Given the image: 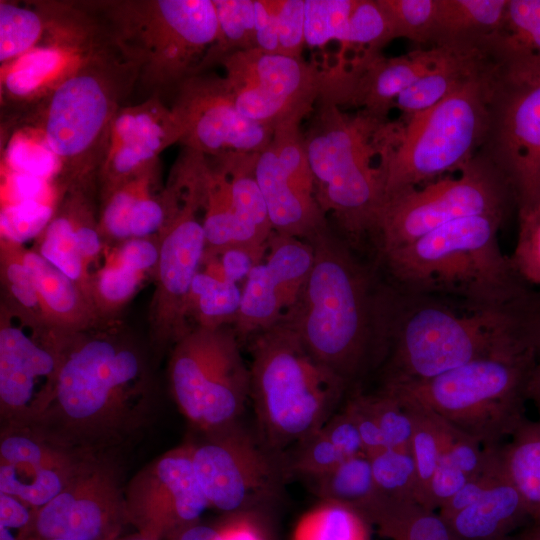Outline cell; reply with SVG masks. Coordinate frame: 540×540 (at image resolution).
Instances as JSON below:
<instances>
[{
	"label": "cell",
	"mask_w": 540,
	"mask_h": 540,
	"mask_svg": "<svg viewBox=\"0 0 540 540\" xmlns=\"http://www.w3.org/2000/svg\"><path fill=\"white\" fill-rule=\"evenodd\" d=\"M148 353L118 319L67 334L55 398L38 422L101 454L131 439L156 412Z\"/></svg>",
	"instance_id": "cell-1"
},
{
	"label": "cell",
	"mask_w": 540,
	"mask_h": 540,
	"mask_svg": "<svg viewBox=\"0 0 540 540\" xmlns=\"http://www.w3.org/2000/svg\"><path fill=\"white\" fill-rule=\"evenodd\" d=\"M308 242L314 250L311 273L280 321L350 386L382 364L389 289L376 284L372 270L331 226Z\"/></svg>",
	"instance_id": "cell-2"
},
{
	"label": "cell",
	"mask_w": 540,
	"mask_h": 540,
	"mask_svg": "<svg viewBox=\"0 0 540 540\" xmlns=\"http://www.w3.org/2000/svg\"><path fill=\"white\" fill-rule=\"evenodd\" d=\"M412 296L406 304L390 292L382 385L424 381L492 354L540 348V301L531 294L504 306L468 307L463 313Z\"/></svg>",
	"instance_id": "cell-3"
},
{
	"label": "cell",
	"mask_w": 540,
	"mask_h": 540,
	"mask_svg": "<svg viewBox=\"0 0 540 540\" xmlns=\"http://www.w3.org/2000/svg\"><path fill=\"white\" fill-rule=\"evenodd\" d=\"M304 135L317 201L349 243L372 236L385 200V159L397 123L347 113L321 96Z\"/></svg>",
	"instance_id": "cell-4"
},
{
	"label": "cell",
	"mask_w": 540,
	"mask_h": 540,
	"mask_svg": "<svg viewBox=\"0 0 540 540\" xmlns=\"http://www.w3.org/2000/svg\"><path fill=\"white\" fill-rule=\"evenodd\" d=\"M504 216L458 219L379 259L406 293L454 296L468 307L511 304L530 293L500 248Z\"/></svg>",
	"instance_id": "cell-5"
},
{
	"label": "cell",
	"mask_w": 540,
	"mask_h": 540,
	"mask_svg": "<svg viewBox=\"0 0 540 540\" xmlns=\"http://www.w3.org/2000/svg\"><path fill=\"white\" fill-rule=\"evenodd\" d=\"M138 79L137 67L110 41L41 102L1 124L28 125L43 135L60 161L64 188L97 182L112 121Z\"/></svg>",
	"instance_id": "cell-6"
},
{
	"label": "cell",
	"mask_w": 540,
	"mask_h": 540,
	"mask_svg": "<svg viewBox=\"0 0 540 540\" xmlns=\"http://www.w3.org/2000/svg\"><path fill=\"white\" fill-rule=\"evenodd\" d=\"M249 340V399L257 434L271 449L286 453L339 410L349 386L282 321Z\"/></svg>",
	"instance_id": "cell-7"
},
{
	"label": "cell",
	"mask_w": 540,
	"mask_h": 540,
	"mask_svg": "<svg viewBox=\"0 0 540 540\" xmlns=\"http://www.w3.org/2000/svg\"><path fill=\"white\" fill-rule=\"evenodd\" d=\"M85 2L114 47L137 67L138 85L151 95L193 76L217 37L213 0Z\"/></svg>",
	"instance_id": "cell-8"
},
{
	"label": "cell",
	"mask_w": 540,
	"mask_h": 540,
	"mask_svg": "<svg viewBox=\"0 0 540 540\" xmlns=\"http://www.w3.org/2000/svg\"><path fill=\"white\" fill-rule=\"evenodd\" d=\"M540 348L485 356L439 376L381 385L433 411L480 442L496 447L523 423V402Z\"/></svg>",
	"instance_id": "cell-9"
},
{
	"label": "cell",
	"mask_w": 540,
	"mask_h": 540,
	"mask_svg": "<svg viewBox=\"0 0 540 540\" xmlns=\"http://www.w3.org/2000/svg\"><path fill=\"white\" fill-rule=\"evenodd\" d=\"M493 60L434 106L398 123L385 160V198L460 171L489 128Z\"/></svg>",
	"instance_id": "cell-10"
},
{
	"label": "cell",
	"mask_w": 540,
	"mask_h": 540,
	"mask_svg": "<svg viewBox=\"0 0 540 540\" xmlns=\"http://www.w3.org/2000/svg\"><path fill=\"white\" fill-rule=\"evenodd\" d=\"M233 326L193 327L172 347L171 393L181 412L203 433L240 421L250 394V370Z\"/></svg>",
	"instance_id": "cell-11"
},
{
	"label": "cell",
	"mask_w": 540,
	"mask_h": 540,
	"mask_svg": "<svg viewBox=\"0 0 540 540\" xmlns=\"http://www.w3.org/2000/svg\"><path fill=\"white\" fill-rule=\"evenodd\" d=\"M491 58L489 128L479 153L505 177L520 211L540 202V56Z\"/></svg>",
	"instance_id": "cell-12"
},
{
	"label": "cell",
	"mask_w": 540,
	"mask_h": 540,
	"mask_svg": "<svg viewBox=\"0 0 540 540\" xmlns=\"http://www.w3.org/2000/svg\"><path fill=\"white\" fill-rule=\"evenodd\" d=\"M513 191L499 170L478 153L456 177L433 180L387 196L372 234L378 256L465 217L505 215Z\"/></svg>",
	"instance_id": "cell-13"
},
{
	"label": "cell",
	"mask_w": 540,
	"mask_h": 540,
	"mask_svg": "<svg viewBox=\"0 0 540 540\" xmlns=\"http://www.w3.org/2000/svg\"><path fill=\"white\" fill-rule=\"evenodd\" d=\"M203 164L181 155L169 178L180 193L179 205L158 234L159 260L155 290L149 306L151 344L163 348L189 332L186 305L194 277L200 271L206 248L202 212Z\"/></svg>",
	"instance_id": "cell-14"
},
{
	"label": "cell",
	"mask_w": 540,
	"mask_h": 540,
	"mask_svg": "<svg viewBox=\"0 0 540 540\" xmlns=\"http://www.w3.org/2000/svg\"><path fill=\"white\" fill-rule=\"evenodd\" d=\"M47 18L42 40L1 65V120L17 117L50 95L110 43L85 1H41Z\"/></svg>",
	"instance_id": "cell-15"
},
{
	"label": "cell",
	"mask_w": 540,
	"mask_h": 540,
	"mask_svg": "<svg viewBox=\"0 0 540 540\" xmlns=\"http://www.w3.org/2000/svg\"><path fill=\"white\" fill-rule=\"evenodd\" d=\"M194 470L210 506L237 514L276 500L288 479L286 453L268 447L240 421L192 444Z\"/></svg>",
	"instance_id": "cell-16"
},
{
	"label": "cell",
	"mask_w": 540,
	"mask_h": 540,
	"mask_svg": "<svg viewBox=\"0 0 540 540\" xmlns=\"http://www.w3.org/2000/svg\"><path fill=\"white\" fill-rule=\"evenodd\" d=\"M63 333L1 300L0 411L4 427L38 423L56 394Z\"/></svg>",
	"instance_id": "cell-17"
},
{
	"label": "cell",
	"mask_w": 540,
	"mask_h": 540,
	"mask_svg": "<svg viewBox=\"0 0 540 540\" xmlns=\"http://www.w3.org/2000/svg\"><path fill=\"white\" fill-rule=\"evenodd\" d=\"M225 79L239 112L272 130L310 116L328 92L329 75L301 58L258 49L225 58Z\"/></svg>",
	"instance_id": "cell-18"
},
{
	"label": "cell",
	"mask_w": 540,
	"mask_h": 540,
	"mask_svg": "<svg viewBox=\"0 0 540 540\" xmlns=\"http://www.w3.org/2000/svg\"><path fill=\"white\" fill-rule=\"evenodd\" d=\"M258 154L206 156L202 180L205 252L241 247L265 258L273 227L255 176Z\"/></svg>",
	"instance_id": "cell-19"
},
{
	"label": "cell",
	"mask_w": 540,
	"mask_h": 540,
	"mask_svg": "<svg viewBox=\"0 0 540 540\" xmlns=\"http://www.w3.org/2000/svg\"><path fill=\"white\" fill-rule=\"evenodd\" d=\"M301 123L283 124L259 152L255 176L273 231L310 241L330 227L316 197Z\"/></svg>",
	"instance_id": "cell-20"
},
{
	"label": "cell",
	"mask_w": 540,
	"mask_h": 540,
	"mask_svg": "<svg viewBox=\"0 0 540 540\" xmlns=\"http://www.w3.org/2000/svg\"><path fill=\"white\" fill-rule=\"evenodd\" d=\"M101 455L36 423L4 427L0 443V493L39 509Z\"/></svg>",
	"instance_id": "cell-21"
},
{
	"label": "cell",
	"mask_w": 540,
	"mask_h": 540,
	"mask_svg": "<svg viewBox=\"0 0 540 540\" xmlns=\"http://www.w3.org/2000/svg\"><path fill=\"white\" fill-rule=\"evenodd\" d=\"M170 106L183 135L180 144L206 156L231 152L259 153L274 130L244 117L238 110L224 76L201 73L175 88Z\"/></svg>",
	"instance_id": "cell-22"
},
{
	"label": "cell",
	"mask_w": 540,
	"mask_h": 540,
	"mask_svg": "<svg viewBox=\"0 0 540 540\" xmlns=\"http://www.w3.org/2000/svg\"><path fill=\"white\" fill-rule=\"evenodd\" d=\"M127 517L118 469L98 455L37 509L32 530L41 539L109 540Z\"/></svg>",
	"instance_id": "cell-23"
},
{
	"label": "cell",
	"mask_w": 540,
	"mask_h": 540,
	"mask_svg": "<svg viewBox=\"0 0 540 540\" xmlns=\"http://www.w3.org/2000/svg\"><path fill=\"white\" fill-rule=\"evenodd\" d=\"M313 262L314 250L308 241L272 232L264 260L251 269L241 288L233 324L240 343L278 323L296 304Z\"/></svg>",
	"instance_id": "cell-24"
},
{
	"label": "cell",
	"mask_w": 540,
	"mask_h": 540,
	"mask_svg": "<svg viewBox=\"0 0 540 540\" xmlns=\"http://www.w3.org/2000/svg\"><path fill=\"white\" fill-rule=\"evenodd\" d=\"M182 126L160 95L122 106L109 132L105 157L97 175L98 196L159 161L169 146L179 143Z\"/></svg>",
	"instance_id": "cell-25"
},
{
	"label": "cell",
	"mask_w": 540,
	"mask_h": 540,
	"mask_svg": "<svg viewBox=\"0 0 540 540\" xmlns=\"http://www.w3.org/2000/svg\"><path fill=\"white\" fill-rule=\"evenodd\" d=\"M125 496L128 516L153 532L195 525L210 506L194 470L190 445L170 451L142 471Z\"/></svg>",
	"instance_id": "cell-26"
},
{
	"label": "cell",
	"mask_w": 540,
	"mask_h": 540,
	"mask_svg": "<svg viewBox=\"0 0 540 540\" xmlns=\"http://www.w3.org/2000/svg\"><path fill=\"white\" fill-rule=\"evenodd\" d=\"M447 51L448 44H439L398 57L380 55L358 77L348 105L387 120L397 97L439 63Z\"/></svg>",
	"instance_id": "cell-27"
},
{
	"label": "cell",
	"mask_w": 540,
	"mask_h": 540,
	"mask_svg": "<svg viewBox=\"0 0 540 540\" xmlns=\"http://www.w3.org/2000/svg\"><path fill=\"white\" fill-rule=\"evenodd\" d=\"M24 262L33 277L47 324L71 334L102 323L91 301L68 276L33 249L25 248Z\"/></svg>",
	"instance_id": "cell-28"
},
{
	"label": "cell",
	"mask_w": 540,
	"mask_h": 540,
	"mask_svg": "<svg viewBox=\"0 0 540 540\" xmlns=\"http://www.w3.org/2000/svg\"><path fill=\"white\" fill-rule=\"evenodd\" d=\"M444 44H448L445 57L395 100L393 108L401 112L402 122L437 104L489 62L482 43Z\"/></svg>",
	"instance_id": "cell-29"
},
{
	"label": "cell",
	"mask_w": 540,
	"mask_h": 540,
	"mask_svg": "<svg viewBox=\"0 0 540 540\" xmlns=\"http://www.w3.org/2000/svg\"><path fill=\"white\" fill-rule=\"evenodd\" d=\"M526 517L520 494L503 474L475 502L442 518L458 540H505Z\"/></svg>",
	"instance_id": "cell-30"
},
{
	"label": "cell",
	"mask_w": 540,
	"mask_h": 540,
	"mask_svg": "<svg viewBox=\"0 0 540 540\" xmlns=\"http://www.w3.org/2000/svg\"><path fill=\"white\" fill-rule=\"evenodd\" d=\"M507 0H437L434 45L482 43L501 28Z\"/></svg>",
	"instance_id": "cell-31"
},
{
	"label": "cell",
	"mask_w": 540,
	"mask_h": 540,
	"mask_svg": "<svg viewBox=\"0 0 540 540\" xmlns=\"http://www.w3.org/2000/svg\"><path fill=\"white\" fill-rule=\"evenodd\" d=\"M312 491L321 500L348 506L369 523L379 506L370 457H350L329 471L310 478Z\"/></svg>",
	"instance_id": "cell-32"
},
{
	"label": "cell",
	"mask_w": 540,
	"mask_h": 540,
	"mask_svg": "<svg viewBox=\"0 0 540 540\" xmlns=\"http://www.w3.org/2000/svg\"><path fill=\"white\" fill-rule=\"evenodd\" d=\"M510 437L499 446L502 469L520 494L528 516L540 527V423L524 420Z\"/></svg>",
	"instance_id": "cell-33"
},
{
	"label": "cell",
	"mask_w": 540,
	"mask_h": 540,
	"mask_svg": "<svg viewBox=\"0 0 540 540\" xmlns=\"http://www.w3.org/2000/svg\"><path fill=\"white\" fill-rule=\"evenodd\" d=\"M1 170L60 184L61 164L58 157L43 135L28 125L1 124Z\"/></svg>",
	"instance_id": "cell-34"
},
{
	"label": "cell",
	"mask_w": 540,
	"mask_h": 540,
	"mask_svg": "<svg viewBox=\"0 0 540 540\" xmlns=\"http://www.w3.org/2000/svg\"><path fill=\"white\" fill-rule=\"evenodd\" d=\"M396 394L406 403L413 422L411 453L417 476L416 501L428 508L430 484L442 455L448 423L419 403Z\"/></svg>",
	"instance_id": "cell-35"
},
{
	"label": "cell",
	"mask_w": 540,
	"mask_h": 540,
	"mask_svg": "<svg viewBox=\"0 0 540 540\" xmlns=\"http://www.w3.org/2000/svg\"><path fill=\"white\" fill-rule=\"evenodd\" d=\"M218 31L194 75L207 72L228 56L256 48L254 0H213Z\"/></svg>",
	"instance_id": "cell-36"
},
{
	"label": "cell",
	"mask_w": 540,
	"mask_h": 540,
	"mask_svg": "<svg viewBox=\"0 0 540 540\" xmlns=\"http://www.w3.org/2000/svg\"><path fill=\"white\" fill-rule=\"evenodd\" d=\"M483 46L497 58L540 56V0H507L501 28Z\"/></svg>",
	"instance_id": "cell-37"
},
{
	"label": "cell",
	"mask_w": 540,
	"mask_h": 540,
	"mask_svg": "<svg viewBox=\"0 0 540 540\" xmlns=\"http://www.w3.org/2000/svg\"><path fill=\"white\" fill-rule=\"evenodd\" d=\"M32 249L74 281L91 301L92 273L78 249L70 215L61 200Z\"/></svg>",
	"instance_id": "cell-38"
},
{
	"label": "cell",
	"mask_w": 540,
	"mask_h": 540,
	"mask_svg": "<svg viewBox=\"0 0 540 540\" xmlns=\"http://www.w3.org/2000/svg\"><path fill=\"white\" fill-rule=\"evenodd\" d=\"M242 291L236 283L218 281L202 270L193 279L187 299L188 322L194 327L216 329L236 321Z\"/></svg>",
	"instance_id": "cell-39"
},
{
	"label": "cell",
	"mask_w": 540,
	"mask_h": 540,
	"mask_svg": "<svg viewBox=\"0 0 540 540\" xmlns=\"http://www.w3.org/2000/svg\"><path fill=\"white\" fill-rule=\"evenodd\" d=\"M371 524L390 540H458L438 511L415 501L383 504Z\"/></svg>",
	"instance_id": "cell-40"
},
{
	"label": "cell",
	"mask_w": 540,
	"mask_h": 540,
	"mask_svg": "<svg viewBox=\"0 0 540 540\" xmlns=\"http://www.w3.org/2000/svg\"><path fill=\"white\" fill-rule=\"evenodd\" d=\"M160 160L146 170L98 196L99 229L105 243L118 244L130 239L129 221L140 196L160 182Z\"/></svg>",
	"instance_id": "cell-41"
},
{
	"label": "cell",
	"mask_w": 540,
	"mask_h": 540,
	"mask_svg": "<svg viewBox=\"0 0 540 540\" xmlns=\"http://www.w3.org/2000/svg\"><path fill=\"white\" fill-rule=\"evenodd\" d=\"M47 18L41 1H0V63L34 48L43 38Z\"/></svg>",
	"instance_id": "cell-42"
},
{
	"label": "cell",
	"mask_w": 540,
	"mask_h": 540,
	"mask_svg": "<svg viewBox=\"0 0 540 540\" xmlns=\"http://www.w3.org/2000/svg\"><path fill=\"white\" fill-rule=\"evenodd\" d=\"M369 525L354 509L321 500L300 519L294 540H369Z\"/></svg>",
	"instance_id": "cell-43"
},
{
	"label": "cell",
	"mask_w": 540,
	"mask_h": 540,
	"mask_svg": "<svg viewBox=\"0 0 540 540\" xmlns=\"http://www.w3.org/2000/svg\"><path fill=\"white\" fill-rule=\"evenodd\" d=\"M145 277L106 256L103 266L92 273L90 288L91 302L100 320H116Z\"/></svg>",
	"instance_id": "cell-44"
},
{
	"label": "cell",
	"mask_w": 540,
	"mask_h": 540,
	"mask_svg": "<svg viewBox=\"0 0 540 540\" xmlns=\"http://www.w3.org/2000/svg\"><path fill=\"white\" fill-rule=\"evenodd\" d=\"M368 456L379 498L377 510L387 503L417 502L416 467L411 451L383 449Z\"/></svg>",
	"instance_id": "cell-45"
},
{
	"label": "cell",
	"mask_w": 540,
	"mask_h": 540,
	"mask_svg": "<svg viewBox=\"0 0 540 540\" xmlns=\"http://www.w3.org/2000/svg\"><path fill=\"white\" fill-rule=\"evenodd\" d=\"M25 247L0 238L2 301L44 321L33 277L24 262Z\"/></svg>",
	"instance_id": "cell-46"
},
{
	"label": "cell",
	"mask_w": 540,
	"mask_h": 540,
	"mask_svg": "<svg viewBox=\"0 0 540 540\" xmlns=\"http://www.w3.org/2000/svg\"><path fill=\"white\" fill-rule=\"evenodd\" d=\"M363 398L379 428L385 449L411 451L413 422L404 400L384 387L374 393H363Z\"/></svg>",
	"instance_id": "cell-47"
},
{
	"label": "cell",
	"mask_w": 540,
	"mask_h": 540,
	"mask_svg": "<svg viewBox=\"0 0 540 540\" xmlns=\"http://www.w3.org/2000/svg\"><path fill=\"white\" fill-rule=\"evenodd\" d=\"M387 15L394 38L433 46L437 0H378Z\"/></svg>",
	"instance_id": "cell-48"
},
{
	"label": "cell",
	"mask_w": 540,
	"mask_h": 540,
	"mask_svg": "<svg viewBox=\"0 0 540 540\" xmlns=\"http://www.w3.org/2000/svg\"><path fill=\"white\" fill-rule=\"evenodd\" d=\"M354 0H305V41L321 47L330 41L343 43Z\"/></svg>",
	"instance_id": "cell-49"
},
{
	"label": "cell",
	"mask_w": 540,
	"mask_h": 540,
	"mask_svg": "<svg viewBox=\"0 0 540 540\" xmlns=\"http://www.w3.org/2000/svg\"><path fill=\"white\" fill-rule=\"evenodd\" d=\"M59 202L31 201L1 206L0 238L22 245L29 239H37L52 219Z\"/></svg>",
	"instance_id": "cell-50"
},
{
	"label": "cell",
	"mask_w": 540,
	"mask_h": 540,
	"mask_svg": "<svg viewBox=\"0 0 540 540\" xmlns=\"http://www.w3.org/2000/svg\"><path fill=\"white\" fill-rule=\"evenodd\" d=\"M510 260L526 284L540 287V202L519 211L518 235Z\"/></svg>",
	"instance_id": "cell-51"
},
{
	"label": "cell",
	"mask_w": 540,
	"mask_h": 540,
	"mask_svg": "<svg viewBox=\"0 0 540 540\" xmlns=\"http://www.w3.org/2000/svg\"><path fill=\"white\" fill-rule=\"evenodd\" d=\"M66 192L58 182L1 170V206L22 202H59Z\"/></svg>",
	"instance_id": "cell-52"
},
{
	"label": "cell",
	"mask_w": 540,
	"mask_h": 540,
	"mask_svg": "<svg viewBox=\"0 0 540 540\" xmlns=\"http://www.w3.org/2000/svg\"><path fill=\"white\" fill-rule=\"evenodd\" d=\"M278 53L301 58L305 41V0H277Z\"/></svg>",
	"instance_id": "cell-53"
},
{
	"label": "cell",
	"mask_w": 540,
	"mask_h": 540,
	"mask_svg": "<svg viewBox=\"0 0 540 540\" xmlns=\"http://www.w3.org/2000/svg\"><path fill=\"white\" fill-rule=\"evenodd\" d=\"M159 236L131 238L115 244L105 256L119 264L144 275L152 274L159 260Z\"/></svg>",
	"instance_id": "cell-54"
},
{
	"label": "cell",
	"mask_w": 540,
	"mask_h": 540,
	"mask_svg": "<svg viewBox=\"0 0 540 540\" xmlns=\"http://www.w3.org/2000/svg\"><path fill=\"white\" fill-rule=\"evenodd\" d=\"M37 508L19 498L0 493V540H26Z\"/></svg>",
	"instance_id": "cell-55"
},
{
	"label": "cell",
	"mask_w": 540,
	"mask_h": 540,
	"mask_svg": "<svg viewBox=\"0 0 540 540\" xmlns=\"http://www.w3.org/2000/svg\"><path fill=\"white\" fill-rule=\"evenodd\" d=\"M277 0H254L256 49L268 53H278L276 31Z\"/></svg>",
	"instance_id": "cell-56"
},
{
	"label": "cell",
	"mask_w": 540,
	"mask_h": 540,
	"mask_svg": "<svg viewBox=\"0 0 540 540\" xmlns=\"http://www.w3.org/2000/svg\"><path fill=\"white\" fill-rule=\"evenodd\" d=\"M253 514L254 512L233 514L234 519L220 529L222 540H264Z\"/></svg>",
	"instance_id": "cell-57"
},
{
	"label": "cell",
	"mask_w": 540,
	"mask_h": 540,
	"mask_svg": "<svg viewBox=\"0 0 540 540\" xmlns=\"http://www.w3.org/2000/svg\"><path fill=\"white\" fill-rule=\"evenodd\" d=\"M178 540H222V535L220 530L195 524L183 530Z\"/></svg>",
	"instance_id": "cell-58"
},
{
	"label": "cell",
	"mask_w": 540,
	"mask_h": 540,
	"mask_svg": "<svg viewBox=\"0 0 540 540\" xmlns=\"http://www.w3.org/2000/svg\"><path fill=\"white\" fill-rule=\"evenodd\" d=\"M528 397L535 401L540 413V352L530 379Z\"/></svg>",
	"instance_id": "cell-59"
},
{
	"label": "cell",
	"mask_w": 540,
	"mask_h": 540,
	"mask_svg": "<svg viewBox=\"0 0 540 540\" xmlns=\"http://www.w3.org/2000/svg\"><path fill=\"white\" fill-rule=\"evenodd\" d=\"M505 540H540V527L535 526L518 536H509Z\"/></svg>",
	"instance_id": "cell-60"
},
{
	"label": "cell",
	"mask_w": 540,
	"mask_h": 540,
	"mask_svg": "<svg viewBox=\"0 0 540 540\" xmlns=\"http://www.w3.org/2000/svg\"><path fill=\"white\" fill-rule=\"evenodd\" d=\"M129 540H154V539L150 537H137V538H132Z\"/></svg>",
	"instance_id": "cell-61"
},
{
	"label": "cell",
	"mask_w": 540,
	"mask_h": 540,
	"mask_svg": "<svg viewBox=\"0 0 540 540\" xmlns=\"http://www.w3.org/2000/svg\"><path fill=\"white\" fill-rule=\"evenodd\" d=\"M28 540V539H26ZM32 540H71V539H60V538H55V539H41V538H33Z\"/></svg>",
	"instance_id": "cell-62"
}]
</instances>
